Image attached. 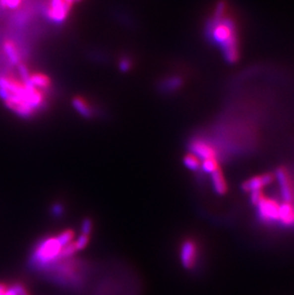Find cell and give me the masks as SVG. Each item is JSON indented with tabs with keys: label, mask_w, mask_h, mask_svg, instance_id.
<instances>
[{
	"label": "cell",
	"mask_w": 294,
	"mask_h": 295,
	"mask_svg": "<svg viewBox=\"0 0 294 295\" xmlns=\"http://www.w3.org/2000/svg\"><path fill=\"white\" fill-rule=\"evenodd\" d=\"M209 37L219 45L226 60L234 63L238 59V42L236 26L231 18L223 16L214 17L208 27Z\"/></svg>",
	"instance_id": "obj_1"
},
{
	"label": "cell",
	"mask_w": 294,
	"mask_h": 295,
	"mask_svg": "<svg viewBox=\"0 0 294 295\" xmlns=\"http://www.w3.org/2000/svg\"><path fill=\"white\" fill-rule=\"evenodd\" d=\"M62 245L59 244L58 238H49L42 241L35 250L32 257L34 265H46L53 260L59 258Z\"/></svg>",
	"instance_id": "obj_2"
},
{
	"label": "cell",
	"mask_w": 294,
	"mask_h": 295,
	"mask_svg": "<svg viewBox=\"0 0 294 295\" xmlns=\"http://www.w3.org/2000/svg\"><path fill=\"white\" fill-rule=\"evenodd\" d=\"M69 10L70 5L65 0H51L46 14L52 21L60 23L67 17Z\"/></svg>",
	"instance_id": "obj_3"
},
{
	"label": "cell",
	"mask_w": 294,
	"mask_h": 295,
	"mask_svg": "<svg viewBox=\"0 0 294 295\" xmlns=\"http://www.w3.org/2000/svg\"><path fill=\"white\" fill-rule=\"evenodd\" d=\"M257 206L259 207L262 218L269 221L279 220V205L275 201L266 199L264 197Z\"/></svg>",
	"instance_id": "obj_4"
},
{
	"label": "cell",
	"mask_w": 294,
	"mask_h": 295,
	"mask_svg": "<svg viewBox=\"0 0 294 295\" xmlns=\"http://www.w3.org/2000/svg\"><path fill=\"white\" fill-rule=\"evenodd\" d=\"M180 257L181 262L186 269H191L194 267L197 257V247L194 242L188 240L182 244Z\"/></svg>",
	"instance_id": "obj_5"
},
{
	"label": "cell",
	"mask_w": 294,
	"mask_h": 295,
	"mask_svg": "<svg viewBox=\"0 0 294 295\" xmlns=\"http://www.w3.org/2000/svg\"><path fill=\"white\" fill-rule=\"evenodd\" d=\"M191 150L193 154L196 155L200 160L216 159L214 149L205 141L197 140L192 142Z\"/></svg>",
	"instance_id": "obj_6"
},
{
	"label": "cell",
	"mask_w": 294,
	"mask_h": 295,
	"mask_svg": "<svg viewBox=\"0 0 294 295\" xmlns=\"http://www.w3.org/2000/svg\"><path fill=\"white\" fill-rule=\"evenodd\" d=\"M272 180H273V177L270 174L257 176L254 178H251L250 180L244 181L243 184V189L244 191H249V192L261 190L264 186L269 184Z\"/></svg>",
	"instance_id": "obj_7"
},
{
	"label": "cell",
	"mask_w": 294,
	"mask_h": 295,
	"mask_svg": "<svg viewBox=\"0 0 294 295\" xmlns=\"http://www.w3.org/2000/svg\"><path fill=\"white\" fill-rule=\"evenodd\" d=\"M276 178L279 182L282 196H283L284 200L287 203H289L292 200V189H291L288 174L284 168H279L276 171Z\"/></svg>",
	"instance_id": "obj_8"
},
{
	"label": "cell",
	"mask_w": 294,
	"mask_h": 295,
	"mask_svg": "<svg viewBox=\"0 0 294 295\" xmlns=\"http://www.w3.org/2000/svg\"><path fill=\"white\" fill-rule=\"evenodd\" d=\"M26 85H31L39 88H47L51 84L50 78L43 74H34L29 76L25 80Z\"/></svg>",
	"instance_id": "obj_9"
},
{
	"label": "cell",
	"mask_w": 294,
	"mask_h": 295,
	"mask_svg": "<svg viewBox=\"0 0 294 295\" xmlns=\"http://www.w3.org/2000/svg\"><path fill=\"white\" fill-rule=\"evenodd\" d=\"M211 180H212L214 189L218 194L223 195L227 192V189H228L227 183H226V180L224 178V175L220 169H217L216 171H214L211 174Z\"/></svg>",
	"instance_id": "obj_10"
},
{
	"label": "cell",
	"mask_w": 294,
	"mask_h": 295,
	"mask_svg": "<svg viewBox=\"0 0 294 295\" xmlns=\"http://www.w3.org/2000/svg\"><path fill=\"white\" fill-rule=\"evenodd\" d=\"M279 219L284 224H292L294 222V206L289 203H285L284 205L279 206Z\"/></svg>",
	"instance_id": "obj_11"
},
{
	"label": "cell",
	"mask_w": 294,
	"mask_h": 295,
	"mask_svg": "<svg viewBox=\"0 0 294 295\" xmlns=\"http://www.w3.org/2000/svg\"><path fill=\"white\" fill-rule=\"evenodd\" d=\"M4 51L6 53V55L8 56L9 59L11 60V62L13 63H17L19 60V56H18V52L16 50V46L13 44L12 41L7 40L4 44Z\"/></svg>",
	"instance_id": "obj_12"
},
{
	"label": "cell",
	"mask_w": 294,
	"mask_h": 295,
	"mask_svg": "<svg viewBox=\"0 0 294 295\" xmlns=\"http://www.w3.org/2000/svg\"><path fill=\"white\" fill-rule=\"evenodd\" d=\"M73 105L75 106V108L77 109V111L81 115L85 116V117H89L92 114V111H91V108L89 107V104L87 103L86 101H84L81 98H76L73 101Z\"/></svg>",
	"instance_id": "obj_13"
},
{
	"label": "cell",
	"mask_w": 294,
	"mask_h": 295,
	"mask_svg": "<svg viewBox=\"0 0 294 295\" xmlns=\"http://www.w3.org/2000/svg\"><path fill=\"white\" fill-rule=\"evenodd\" d=\"M185 167L191 170H198L201 167V160L196 155L187 154L184 157Z\"/></svg>",
	"instance_id": "obj_14"
},
{
	"label": "cell",
	"mask_w": 294,
	"mask_h": 295,
	"mask_svg": "<svg viewBox=\"0 0 294 295\" xmlns=\"http://www.w3.org/2000/svg\"><path fill=\"white\" fill-rule=\"evenodd\" d=\"M76 251H77V246L75 243H69L66 245H64L61 247V250H60V253L59 255V259H65V258H68V257L72 256Z\"/></svg>",
	"instance_id": "obj_15"
},
{
	"label": "cell",
	"mask_w": 294,
	"mask_h": 295,
	"mask_svg": "<svg viewBox=\"0 0 294 295\" xmlns=\"http://www.w3.org/2000/svg\"><path fill=\"white\" fill-rule=\"evenodd\" d=\"M75 236V232L72 231V230H67V231L61 232L59 237H58V240L59 242V244H61L62 246L66 245V244H69L72 242L73 238Z\"/></svg>",
	"instance_id": "obj_16"
},
{
	"label": "cell",
	"mask_w": 294,
	"mask_h": 295,
	"mask_svg": "<svg viewBox=\"0 0 294 295\" xmlns=\"http://www.w3.org/2000/svg\"><path fill=\"white\" fill-rule=\"evenodd\" d=\"M202 168L205 170V172L207 173H213L214 171H216L219 169L218 167L217 161L216 159H208V160H205L202 163Z\"/></svg>",
	"instance_id": "obj_17"
},
{
	"label": "cell",
	"mask_w": 294,
	"mask_h": 295,
	"mask_svg": "<svg viewBox=\"0 0 294 295\" xmlns=\"http://www.w3.org/2000/svg\"><path fill=\"white\" fill-rule=\"evenodd\" d=\"M22 0H0V7L15 9L21 4Z\"/></svg>",
	"instance_id": "obj_18"
},
{
	"label": "cell",
	"mask_w": 294,
	"mask_h": 295,
	"mask_svg": "<svg viewBox=\"0 0 294 295\" xmlns=\"http://www.w3.org/2000/svg\"><path fill=\"white\" fill-rule=\"evenodd\" d=\"M88 242H89V235L81 234V235L78 237L77 242H75L77 250H81V249H83V248L87 245Z\"/></svg>",
	"instance_id": "obj_19"
},
{
	"label": "cell",
	"mask_w": 294,
	"mask_h": 295,
	"mask_svg": "<svg viewBox=\"0 0 294 295\" xmlns=\"http://www.w3.org/2000/svg\"><path fill=\"white\" fill-rule=\"evenodd\" d=\"M92 228H93V223H92V221L89 220V219L84 220L83 223H82V226H81L82 234L90 235V233H91V231H92Z\"/></svg>",
	"instance_id": "obj_20"
},
{
	"label": "cell",
	"mask_w": 294,
	"mask_h": 295,
	"mask_svg": "<svg viewBox=\"0 0 294 295\" xmlns=\"http://www.w3.org/2000/svg\"><path fill=\"white\" fill-rule=\"evenodd\" d=\"M263 198H264V196H263V193L261 190H257V191L251 192V202L255 205H258V204L262 201Z\"/></svg>",
	"instance_id": "obj_21"
},
{
	"label": "cell",
	"mask_w": 294,
	"mask_h": 295,
	"mask_svg": "<svg viewBox=\"0 0 294 295\" xmlns=\"http://www.w3.org/2000/svg\"><path fill=\"white\" fill-rule=\"evenodd\" d=\"M180 83H181V81L179 78H172L171 80L168 81V87L170 89H176L179 87Z\"/></svg>",
	"instance_id": "obj_22"
},
{
	"label": "cell",
	"mask_w": 294,
	"mask_h": 295,
	"mask_svg": "<svg viewBox=\"0 0 294 295\" xmlns=\"http://www.w3.org/2000/svg\"><path fill=\"white\" fill-rule=\"evenodd\" d=\"M130 61L128 60V59H122L121 61H120V64H119V67H120V69L122 70V71H127L128 69L130 68Z\"/></svg>",
	"instance_id": "obj_23"
},
{
	"label": "cell",
	"mask_w": 294,
	"mask_h": 295,
	"mask_svg": "<svg viewBox=\"0 0 294 295\" xmlns=\"http://www.w3.org/2000/svg\"><path fill=\"white\" fill-rule=\"evenodd\" d=\"M4 295H17V293H16V290H15V287H14V285L12 286L11 288L7 289V290H6V292H5V294H4Z\"/></svg>",
	"instance_id": "obj_24"
},
{
	"label": "cell",
	"mask_w": 294,
	"mask_h": 295,
	"mask_svg": "<svg viewBox=\"0 0 294 295\" xmlns=\"http://www.w3.org/2000/svg\"><path fill=\"white\" fill-rule=\"evenodd\" d=\"M61 211H62V207L60 205H55V208H54L55 213H61Z\"/></svg>",
	"instance_id": "obj_25"
},
{
	"label": "cell",
	"mask_w": 294,
	"mask_h": 295,
	"mask_svg": "<svg viewBox=\"0 0 294 295\" xmlns=\"http://www.w3.org/2000/svg\"><path fill=\"white\" fill-rule=\"evenodd\" d=\"M76 1H79V0H76Z\"/></svg>",
	"instance_id": "obj_26"
}]
</instances>
